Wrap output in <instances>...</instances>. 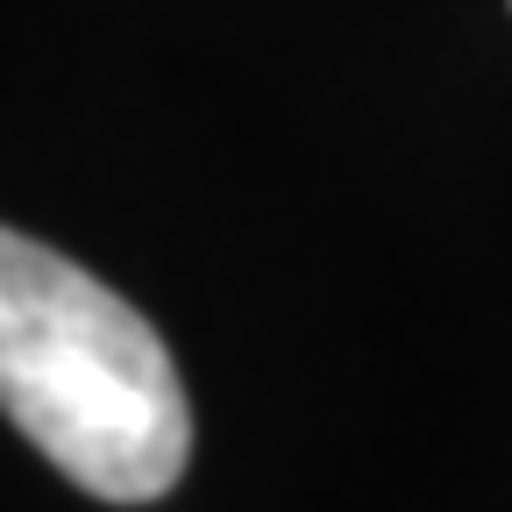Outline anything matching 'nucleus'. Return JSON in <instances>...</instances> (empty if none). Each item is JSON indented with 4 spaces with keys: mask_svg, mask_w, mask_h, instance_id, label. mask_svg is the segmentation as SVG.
I'll list each match as a JSON object with an SVG mask.
<instances>
[{
    "mask_svg": "<svg viewBox=\"0 0 512 512\" xmlns=\"http://www.w3.org/2000/svg\"><path fill=\"white\" fill-rule=\"evenodd\" d=\"M0 413L107 505L164 498L192 456V406L164 335L15 228H0Z\"/></svg>",
    "mask_w": 512,
    "mask_h": 512,
    "instance_id": "1",
    "label": "nucleus"
},
{
    "mask_svg": "<svg viewBox=\"0 0 512 512\" xmlns=\"http://www.w3.org/2000/svg\"><path fill=\"white\" fill-rule=\"evenodd\" d=\"M505 8H512V0H505Z\"/></svg>",
    "mask_w": 512,
    "mask_h": 512,
    "instance_id": "2",
    "label": "nucleus"
}]
</instances>
